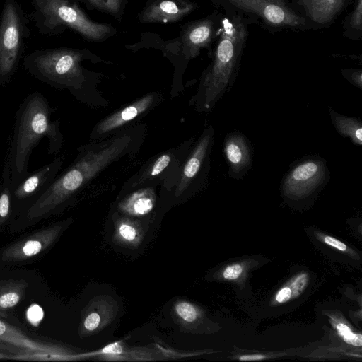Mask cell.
Wrapping results in <instances>:
<instances>
[{
    "label": "cell",
    "instance_id": "25",
    "mask_svg": "<svg viewBox=\"0 0 362 362\" xmlns=\"http://www.w3.org/2000/svg\"><path fill=\"white\" fill-rule=\"evenodd\" d=\"M28 283L24 279L4 281L0 284V315L6 317L7 312L23 298Z\"/></svg>",
    "mask_w": 362,
    "mask_h": 362
},
{
    "label": "cell",
    "instance_id": "8",
    "mask_svg": "<svg viewBox=\"0 0 362 362\" xmlns=\"http://www.w3.org/2000/svg\"><path fill=\"white\" fill-rule=\"evenodd\" d=\"M327 160L319 155H308L293 160L281 179L280 191L291 202L310 201L329 183Z\"/></svg>",
    "mask_w": 362,
    "mask_h": 362
},
{
    "label": "cell",
    "instance_id": "33",
    "mask_svg": "<svg viewBox=\"0 0 362 362\" xmlns=\"http://www.w3.org/2000/svg\"><path fill=\"white\" fill-rule=\"evenodd\" d=\"M243 270L240 264L230 265L223 270V277L227 280L236 279L241 275Z\"/></svg>",
    "mask_w": 362,
    "mask_h": 362
},
{
    "label": "cell",
    "instance_id": "35",
    "mask_svg": "<svg viewBox=\"0 0 362 362\" xmlns=\"http://www.w3.org/2000/svg\"><path fill=\"white\" fill-rule=\"evenodd\" d=\"M22 351L23 350H21V349H19L15 346L11 345L5 341L0 340V358H5V356L6 354H4V353L6 352L7 354H9V353L17 354Z\"/></svg>",
    "mask_w": 362,
    "mask_h": 362
},
{
    "label": "cell",
    "instance_id": "5",
    "mask_svg": "<svg viewBox=\"0 0 362 362\" xmlns=\"http://www.w3.org/2000/svg\"><path fill=\"white\" fill-rule=\"evenodd\" d=\"M30 19L41 35H57L70 28L90 41H102L115 29L108 24L92 21L74 0H30Z\"/></svg>",
    "mask_w": 362,
    "mask_h": 362
},
{
    "label": "cell",
    "instance_id": "34",
    "mask_svg": "<svg viewBox=\"0 0 362 362\" xmlns=\"http://www.w3.org/2000/svg\"><path fill=\"white\" fill-rule=\"evenodd\" d=\"M293 298V292L290 286H286L278 291L275 300L278 303H284Z\"/></svg>",
    "mask_w": 362,
    "mask_h": 362
},
{
    "label": "cell",
    "instance_id": "7",
    "mask_svg": "<svg viewBox=\"0 0 362 362\" xmlns=\"http://www.w3.org/2000/svg\"><path fill=\"white\" fill-rule=\"evenodd\" d=\"M30 35L21 5L16 0H4L0 16L1 86L7 85L16 72Z\"/></svg>",
    "mask_w": 362,
    "mask_h": 362
},
{
    "label": "cell",
    "instance_id": "10",
    "mask_svg": "<svg viewBox=\"0 0 362 362\" xmlns=\"http://www.w3.org/2000/svg\"><path fill=\"white\" fill-rule=\"evenodd\" d=\"M215 131L210 125L205 127L187 158L175 189L180 197L192 184L204 185L209 170L210 155L214 142Z\"/></svg>",
    "mask_w": 362,
    "mask_h": 362
},
{
    "label": "cell",
    "instance_id": "37",
    "mask_svg": "<svg viewBox=\"0 0 362 362\" xmlns=\"http://www.w3.org/2000/svg\"><path fill=\"white\" fill-rule=\"evenodd\" d=\"M1 182H0V189H1Z\"/></svg>",
    "mask_w": 362,
    "mask_h": 362
},
{
    "label": "cell",
    "instance_id": "20",
    "mask_svg": "<svg viewBox=\"0 0 362 362\" xmlns=\"http://www.w3.org/2000/svg\"><path fill=\"white\" fill-rule=\"evenodd\" d=\"M113 224L112 241L115 244L130 249L141 245L146 231V227L141 220L117 211L113 216Z\"/></svg>",
    "mask_w": 362,
    "mask_h": 362
},
{
    "label": "cell",
    "instance_id": "9",
    "mask_svg": "<svg viewBox=\"0 0 362 362\" xmlns=\"http://www.w3.org/2000/svg\"><path fill=\"white\" fill-rule=\"evenodd\" d=\"M195 352L180 351L161 341L144 346H131L117 341L100 349L83 353V360L100 361H156L180 359L196 355Z\"/></svg>",
    "mask_w": 362,
    "mask_h": 362
},
{
    "label": "cell",
    "instance_id": "13",
    "mask_svg": "<svg viewBox=\"0 0 362 362\" xmlns=\"http://www.w3.org/2000/svg\"><path fill=\"white\" fill-rule=\"evenodd\" d=\"M221 15L222 13L214 11L206 18L190 22L183 28L181 45L187 59L197 57L202 49L209 47L216 39Z\"/></svg>",
    "mask_w": 362,
    "mask_h": 362
},
{
    "label": "cell",
    "instance_id": "32",
    "mask_svg": "<svg viewBox=\"0 0 362 362\" xmlns=\"http://www.w3.org/2000/svg\"><path fill=\"white\" fill-rule=\"evenodd\" d=\"M317 237L322 241H323L325 244H327L332 247H334L341 252H350L349 248L344 243L338 240L337 239H336L333 237L322 235L320 233H317Z\"/></svg>",
    "mask_w": 362,
    "mask_h": 362
},
{
    "label": "cell",
    "instance_id": "2",
    "mask_svg": "<svg viewBox=\"0 0 362 362\" xmlns=\"http://www.w3.org/2000/svg\"><path fill=\"white\" fill-rule=\"evenodd\" d=\"M252 22L235 13L223 12L212 60L202 74L190 103L200 112H210L232 88Z\"/></svg>",
    "mask_w": 362,
    "mask_h": 362
},
{
    "label": "cell",
    "instance_id": "17",
    "mask_svg": "<svg viewBox=\"0 0 362 362\" xmlns=\"http://www.w3.org/2000/svg\"><path fill=\"white\" fill-rule=\"evenodd\" d=\"M295 10L315 30L329 28L354 0H290Z\"/></svg>",
    "mask_w": 362,
    "mask_h": 362
},
{
    "label": "cell",
    "instance_id": "18",
    "mask_svg": "<svg viewBox=\"0 0 362 362\" xmlns=\"http://www.w3.org/2000/svg\"><path fill=\"white\" fill-rule=\"evenodd\" d=\"M197 8L187 0H153L141 12L139 21L146 23H175Z\"/></svg>",
    "mask_w": 362,
    "mask_h": 362
},
{
    "label": "cell",
    "instance_id": "30",
    "mask_svg": "<svg viewBox=\"0 0 362 362\" xmlns=\"http://www.w3.org/2000/svg\"><path fill=\"white\" fill-rule=\"evenodd\" d=\"M308 281V276L306 273H301L296 276L289 283V286L293 292V298L298 296L305 288Z\"/></svg>",
    "mask_w": 362,
    "mask_h": 362
},
{
    "label": "cell",
    "instance_id": "6",
    "mask_svg": "<svg viewBox=\"0 0 362 362\" xmlns=\"http://www.w3.org/2000/svg\"><path fill=\"white\" fill-rule=\"evenodd\" d=\"M225 12L238 13L270 33L305 32L315 28L288 0H214Z\"/></svg>",
    "mask_w": 362,
    "mask_h": 362
},
{
    "label": "cell",
    "instance_id": "14",
    "mask_svg": "<svg viewBox=\"0 0 362 362\" xmlns=\"http://www.w3.org/2000/svg\"><path fill=\"white\" fill-rule=\"evenodd\" d=\"M63 163L62 158L28 173L25 177L12 189L13 206L27 204V209L46 190L57 175Z\"/></svg>",
    "mask_w": 362,
    "mask_h": 362
},
{
    "label": "cell",
    "instance_id": "21",
    "mask_svg": "<svg viewBox=\"0 0 362 362\" xmlns=\"http://www.w3.org/2000/svg\"><path fill=\"white\" fill-rule=\"evenodd\" d=\"M156 193L153 187H145L132 192L117 204L120 214L134 218L149 214L155 208Z\"/></svg>",
    "mask_w": 362,
    "mask_h": 362
},
{
    "label": "cell",
    "instance_id": "31",
    "mask_svg": "<svg viewBox=\"0 0 362 362\" xmlns=\"http://www.w3.org/2000/svg\"><path fill=\"white\" fill-rule=\"evenodd\" d=\"M43 317V311L37 305H31L27 311L28 320L34 326H37Z\"/></svg>",
    "mask_w": 362,
    "mask_h": 362
},
{
    "label": "cell",
    "instance_id": "3",
    "mask_svg": "<svg viewBox=\"0 0 362 362\" xmlns=\"http://www.w3.org/2000/svg\"><path fill=\"white\" fill-rule=\"evenodd\" d=\"M52 111L47 98L39 92L29 94L20 104L8 156L11 189L28 174L30 156L42 139L48 140L49 154H57L62 148L64 139L59 122L52 119Z\"/></svg>",
    "mask_w": 362,
    "mask_h": 362
},
{
    "label": "cell",
    "instance_id": "24",
    "mask_svg": "<svg viewBox=\"0 0 362 362\" xmlns=\"http://www.w3.org/2000/svg\"><path fill=\"white\" fill-rule=\"evenodd\" d=\"M329 115L334 127L339 134L349 138L357 146H362V122L360 118L341 115L329 106Z\"/></svg>",
    "mask_w": 362,
    "mask_h": 362
},
{
    "label": "cell",
    "instance_id": "29",
    "mask_svg": "<svg viewBox=\"0 0 362 362\" xmlns=\"http://www.w3.org/2000/svg\"><path fill=\"white\" fill-rule=\"evenodd\" d=\"M343 77L354 86L362 89V69L344 68L341 69Z\"/></svg>",
    "mask_w": 362,
    "mask_h": 362
},
{
    "label": "cell",
    "instance_id": "22",
    "mask_svg": "<svg viewBox=\"0 0 362 362\" xmlns=\"http://www.w3.org/2000/svg\"><path fill=\"white\" fill-rule=\"evenodd\" d=\"M171 315L180 329L185 333L194 332L204 317L200 308L185 299H177L173 303Z\"/></svg>",
    "mask_w": 362,
    "mask_h": 362
},
{
    "label": "cell",
    "instance_id": "23",
    "mask_svg": "<svg viewBox=\"0 0 362 362\" xmlns=\"http://www.w3.org/2000/svg\"><path fill=\"white\" fill-rule=\"evenodd\" d=\"M174 157L175 156L171 151L156 156L151 161L147 163L137 174L127 181L123 186L124 188H135L156 178V177L167 169Z\"/></svg>",
    "mask_w": 362,
    "mask_h": 362
},
{
    "label": "cell",
    "instance_id": "1",
    "mask_svg": "<svg viewBox=\"0 0 362 362\" xmlns=\"http://www.w3.org/2000/svg\"><path fill=\"white\" fill-rule=\"evenodd\" d=\"M140 130L141 127L124 129L80 146L72 163L25 210L23 218L30 221L38 220L65 206L100 173L136 150L142 135Z\"/></svg>",
    "mask_w": 362,
    "mask_h": 362
},
{
    "label": "cell",
    "instance_id": "27",
    "mask_svg": "<svg viewBox=\"0 0 362 362\" xmlns=\"http://www.w3.org/2000/svg\"><path fill=\"white\" fill-rule=\"evenodd\" d=\"M13 207L12 189L11 185V169L7 157L2 173V182L0 189V226L8 219Z\"/></svg>",
    "mask_w": 362,
    "mask_h": 362
},
{
    "label": "cell",
    "instance_id": "28",
    "mask_svg": "<svg viewBox=\"0 0 362 362\" xmlns=\"http://www.w3.org/2000/svg\"><path fill=\"white\" fill-rule=\"evenodd\" d=\"M336 329L346 343L355 346H361L362 337L361 334L354 332L347 325L342 322L337 324Z\"/></svg>",
    "mask_w": 362,
    "mask_h": 362
},
{
    "label": "cell",
    "instance_id": "12",
    "mask_svg": "<svg viewBox=\"0 0 362 362\" xmlns=\"http://www.w3.org/2000/svg\"><path fill=\"white\" fill-rule=\"evenodd\" d=\"M71 222V218L52 224L6 247L1 259L21 262L30 259L51 247Z\"/></svg>",
    "mask_w": 362,
    "mask_h": 362
},
{
    "label": "cell",
    "instance_id": "4",
    "mask_svg": "<svg viewBox=\"0 0 362 362\" xmlns=\"http://www.w3.org/2000/svg\"><path fill=\"white\" fill-rule=\"evenodd\" d=\"M89 57L86 49H40L25 56L23 67L39 81L57 89H66L83 100L89 74L81 63Z\"/></svg>",
    "mask_w": 362,
    "mask_h": 362
},
{
    "label": "cell",
    "instance_id": "19",
    "mask_svg": "<svg viewBox=\"0 0 362 362\" xmlns=\"http://www.w3.org/2000/svg\"><path fill=\"white\" fill-rule=\"evenodd\" d=\"M0 340L15 346L23 351L63 355H71L77 353L64 345L37 341L30 338L18 328L1 320Z\"/></svg>",
    "mask_w": 362,
    "mask_h": 362
},
{
    "label": "cell",
    "instance_id": "16",
    "mask_svg": "<svg viewBox=\"0 0 362 362\" xmlns=\"http://www.w3.org/2000/svg\"><path fill=\"white\" fill-rule=\"evenodd\" d=\"M223 153L229 176L234 180H243L253 163L254 149L250 139L240 131L233 130L224 138Z\"/></svg>",
    "mask_w": 362,
    "mask_h": 362
},
{
    "label": "cell",
    "instance_id": "11",
    "mask_svg": "<svg viewBox=\"0 0 362 362\" xmlns=\"http://www.w3.org/2000/svg\"><path fill=\"white\" fill-rule=\"evenodd\" d=\"M160 100V93H149L112 112L96 124L90 132V141L103 140L124 129L126 126L154 108Z\"/></svg>",
    "mask_w": 362,
    "mask_h": 362
},
{
    "label": "cell",
    "instance_id": "36",
    "mask_svg": "<svg viewBox=\"0 0 362 362\" xmlns=\"http://www.w3.org/2000/svg\"><path fill=\"white\" fill-rule=\"evenodd\" d=\"M266 356L261 354L243 355L239 357L240 361H258L265 358Z\"/></svg>",
    "mask_w": 362,
    "mask_h": 362
},
{
    "label": "cell",
    "instance_id": "26",
    "mask_svg": "<svg viewBox=\"0 0 362 362\" xmlns=\"http://www.w3.org/2000/svg\"><path fill=\"white\" fill-rule=\"evenodd\" d=\"M351 11L342 21V35L350 40L362 39V0H354Z\"/></svg>",
    "mask_w": 362,
    "mask_h": 362
},
{
    "label": "cell",
    "instance_id": "15",
    "mask_svg": "<svg viewBox=\"0 0 362 362\" xmlns=\"http://www.w3.org/2000/svg\"><path fill=\"white\" fill-rule=\"evenodd\" d=\"M118 311L119 304L112 296L93 297L83 310L78 329L80 337H90L104 329L114 321Z\"/></svg>",
    "mask_w": 362,
    "mask_h": 362
}]
</instances>
